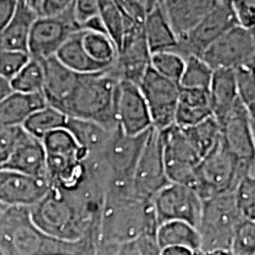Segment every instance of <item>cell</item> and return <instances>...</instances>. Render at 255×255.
<instances>
[{
  "instance_id": "6da1fadb",
  "label": "cell",
  "mask_w": 255,
  "mask_h": 255,
  "mask_svg": "<svg viewBox=\"0 0 255 255\" xmlns=\"http://www.w3.org/2000/svg\"><path fill=\"white\" fill-rule=\"evenodd\" d=\"M87 170V169H85ZM107 186L87 171L85 180L73 190L50 187L30 207L34 225L50 237L76 242L88 235L100 234V221Z\"/></svg>"
},
{
  "instance_id": "7a4b0ae2",
  "label": "cell",
  "mask_w": 255,
  "mask_h": 255,
  "mask_svg": "<svg viewBox=\"0 0 255 255\" xmlns=\"http://www.w3.org/2000/svg\"><path fill=\"white\" fill-rule=\"evenodd\" d=\"M157 229L152 201L132 191H105L100 221V244L116 246L136 242Z\"/></svg>"
},
{
  "instance_id": "3957f363",
  "label": "cell",
  "mask_w": 255,
  "mask_h": 255,
  "mask_svg": "<svg viewBox=\"0 0 255 255\" xmlns=\"http://www.w3.org/2000/svg\"><path fill=\"white\" fill-rule=\"evenodd\" d=\"M119 82L113 68L101 72L79 75L77 85L62 113L71 119L91 121L108 130L117 129Z\"/></svg>"
},
{
  "instance_id": "277c9868",
  "label": "cell",
  "mask_w": 255,
  "mask_h": 255,
  "mask_svg": "<svg viewBox=\"0 0 255 255\" xmlns=\"http://www.w3.org/2000/svg\"><path fill=\"white\" fill-rule=\"evenodd\" d=\"M0 229L14 255H75L81 241L50 237L34 225L27 207H8L0 218Z\"/></svg>"
},
{
  "instance_id": "5b68a950",
  "label": "cell",
  "mask_w": 255,
  "mask_h": 255,
  "mask_svg": "<svg viewBox=\"0 0 255 255\" xmlns=\"http://www.w3.org/2000/svg\"><path fill=\"white\" fill-rule=\"evenodd\" d=\"M254 161L237 158L219 139L197 165L193 189L202 201L220 194L232 193L242 177L254 174Z\"/></svg>"
},
{
  "instance_id": "8992f818",
  "label": "cell",
  "mask_w": 255,
  "mask_h": 255,
  "mask_svg": "<svg viewBox=\"0 0 255 255\" xmlns=\"http://www.w3.org/2000/svg\"><path fill=\"white\" fill-rule=\"evenodd\" d=\"M242 216L235 203L234 193H225L203 201L202 213L197 226L201 252L231 250L235 229Z\"/></svg>"
},
{
  "instance_id": "52a82bcc",
  "label": "cell",
  "mask_w": 255,
  "mask_h": 255,
  "mask_svg": "<svg viewBox=\"0 0 255 255\" xmlns=\"http://www.w3.org/2000/svg\"><path fill=\"white\" fill-rule=\"evenodd\" d=\"M127 136L117 128L102 151L108 170L107 191H132V176L148 136Z\"/></svg>"
},
{
  "instance_id": "ba28073f",
  "label": "cell",
  "mask_w": 255,
  "mask_h": 255,
  "mask_svg": "<svg viewBox=\"0 0 255 255\" xmlns=\"http://www.w3.org/2000/svg\"><path fill=\"white\" fill-rule=\"evenodd\" d=\"M213 71L237 70L242 66L255 65V31L254 28L232 27L201 55Z\"/></svg>"
},
{
  "instance_id": "9c48e42d",
  "label": "cell",
  "mask_w": 255,
  "mask_h": 255,
  "mask_svg": "<svg viewBox=\"0 0 255 255\" xmlns=\"http://www.w3.org/2000/svg\"><path fill=\"white\" fill-rule=\"evenodd\" d=\"M159 135L169 182L193 188L197 165L202 158L188 141L183 130L175 124L161 130Z\"/></svg>"
},
{
  "instance_id": "30bf717a",
  "label": "cell",
  "mask_w": 255,
  "mask_h": 255,
  "mask_svg": "<svg viewBox=\"0 0 255 255\" xmlns=\"http://www.w3.org/2000/svg\"><path fill=\"white\" fill-rule=\"evenodd\" d=\"M237 25L239 24L231 1H220L193 30L186 36L178 38L177 45L171 51L182 56L184 59L190 56L201 57L210 44Z\"/></svg>"
},
{
  "instance_id": "8fae6325",
  "label": "cell",
  "mask_w": 255,
  "mask_h": 255,
  "mask_svg": "<svg viewBox=\"0 0 255 255\" xmlns=\"http://www.w3.org/2000/svg\"><path fill=\"white\" fill-rule=\"evenodd\" d=\"M169 182L165 174L162 141L158 130L151 128L143 145L132 176V193L144 200L154 196Z\"/></svg>"
},
{
  "instance_id": "7c38bea8",
  "label": "cell",
  "mask_w": 255,
  "mask_h": 255,
  "mask_svg": "<svg viewBox=\"0 0 255 255\" xmlns=\"http://www.w3.org/2000/svg\"><path fill=\"white\" fill-rule=\"evenodd\" d=\"M203 201L193 188L178 183H168L152 199L157 226L170 221L186 222L197 228Z\"/></svg>"
},
{
  "instance_id": "4fadbf2b",
  "label": "cell",
  "mask_w": 255,
  "mask_h": 255,
  "mask_svg": "<svg viewBox=\"0 0 255 255\" xmlns=\"http://www.w3.org/2000/svg\"><path fill=\"white\" fill-rule=\"evenodd\" d=\"M79 30L81 26L73 15L72 7L58 17L38 15L31 28L28 56L39 62L55 57L59 47Z\"/></svg>"
},
{
  "instance_id": "5bb4252c",
  "label": "cell",
  "mask_w": 255,
  "mask_h": 255,
  "mask_svg": "<svg viewBox=\"0 0 255 255\" xmlns=\"http://www.w3.org/2000/svg\"><path fill=\"white\" fill-rule=\"evenodd\" d=\"M151 117L152 128L161 131L174 124L180 87L162 77L150 66L138 84Z\"/></svg>"
},
{
  "instance_id": "9a60e30c",
  "label": "cell",
  "mask_w": 255,
  "mask_h": 255,
  "mask_svg": "<svg viewBox=\"0 0 255 255\" xmlns=\"http://www.w3.org/2000/svg\"><path fill=\"white\" fill-rule=\"evenodd\" d=\"M255 117L244 107L240 101L235 103L231 113L220 123L222 144L226 149L241 159H255Z\"/></svg>"
},
{
  "instance_id": "2e32d148",
  "label": "cell",
  "mask_w": 255,
  "mask_h": 255,
  "mask_svg": "<svg viewBox=\"0 0 255 255\" xmlns=\"http://www.w3.org/2000/svg\"><path fill=\"white\" fill-rule=\"evenodd\" d=\"M116 119L117 128L127 136L142 135L152 128L148 105L135 83L119 82Z\"/></svg>"
},
{
  "instance_id": "e0dca14e",
  "label": "cell",
  "mask_w": 255,
  "mask_h": 255,
  "mask_svg": "<svg viewBox=\"0 0 255 255\" xmlns=\"http://www.w3.org/2000/svg\"><path fill=\"white\" fill-rule=\"evenodd\" d=\"M151 53L146 45L142 30L124 34L113 71L120 81L138 84L146 70L150 66Z\"/></svg>"
},
{
  "instance_id": "ac0fdd59",
  "label": "cell",
  "mask_w": 255,
  "mask_h": 255,
  "mask_svg": "<svg viewBox=\"0 0 255 255\" xmlns=\"http://www.w3.org/2000/svg\"><path fill=\"white\" fill-rule=\"evenodd\" d=\"M49 188L45 180L0 169V203L6 207L30 208L45 195Z\"/></svg>"
},
{
  "instance_id": "d6986e66",
  "label": "cell",
  "mask_w": 255,
  "mask_h": 255,
  "mask_svg": "<svg viewBox=\"0 0 255 255\" xmlns=\"http://www.w3.org/2000/svg\"><path fill=\"white\" fill-rule=\"evenodd\" d=\"M46 155V171L56 175L76 162L83 161L85 152L66 128H60L47 133L41 138Z\"/></svg>"
},
{
  "instance_id": "ffe728a7",
  "label": "cell",
  "mask_w": 255,
  "mask_h": 255,
  "mask_svg": "<svg viewBox=\"0 0 255 255\" xmlns=\"http://www.w3.org/2000/svg\"><path fill=\"white\" fill-rule=\"evenodd\" d=\"M44 70L43 94L47 105L62 111L77 85L79 75L64 66L56 57L41 62Z\"/></svg>"
},
{
  "instance_id": "44dd1931",
  "label": "cell",
  "mask_w": 255,
  "mask_h": 255,
  "mask_svg": "<svg viewBox=\"0 0 255 255\" xmlns=\"http://www.w3.org/2000/svg\"><path fill=\"white\" fill-rule=\"evenodd\" d=\"M159 4L163 9L169 25L175 36H186L218 4L216 0H162Z\"/></svg>"
},
{
  "instance_id": "7402d4cb",
  "label": "cell",
  "mask_w": 255,
  "mask_h": 255,
  "mask_svg": "<svg viewBox=\"0 0 255 255\" xmlns=\"http://www.w3.org/2000/svg\"><path fill=\"white\" fill-rule=\"evenodd\" d=\"M0 169L17 171L27 176L45 180L46 155L41 141L26 132L15 149Z\"/></svg>"
},
{
  "instance_id": "603a6c76",
  "label": "cell",
  "mask_w": 255,
  "mask_h": 255,
  "mask_svg": "<svg viewBox=\"0 0 255 255\" xmlns=\"http://www.w3.org/2000/svg\"><path fill=\"white\" fill-rule=\"evenodd\" d=\"M213 116L208 90L180 88L174 124L181 129L193 127Z\"/></svg>"
},
{
  "instance_id": "cb8c5ba5",
  "label": "cell",
  "mask_w": 255,
  "mask_h": 255,
  "mask_svg": "<svg viewBox=\"0 0 255 255\" xmlns=\"http://www.w3.org/2000/svg\"><path fill=\"white\" fill-rule=\"evenodd\" d=\"M208 94L213 117L221 123L239 101L234 70H215Z\"/></svg>"
},
{
  "instance_id": "d4e9b609",
  "label": "cell",
  "mask_w": 255,
  "mask_h": 255,
  "mask_svg": "<svg viewBox=\"0 0 255 255\" xmlns=\"http://www.w3.org/2000/svg\"><path fill=\"white\" fill-rule=\"evenodd\" d=\"M143 33L150 53L171 51L177 45V38L169 25L159 2L146 11Z\"/></svg>"
},
{
  "instance_id": "484cf974",
  "label": "cell",
  "mask_w": 255,
  "mask_h": 255,
  "mask_svg": "<svg viewBox=\"0 0 255 255\" xmlns=\"http://www.w3.org/2000/svg\"><path fill=\"white\" fill-rule=\"evenodd\" d=\"M45 105L43 94L11 92L0 101V127H21L32 113Z\"/></svg>"
},
{
  "instance_id": "4316f807",
  "label": "cell",
  "mask_w": 255,
  "mask_h": 255,
  "mask_svg": "<svg viewBox=\"0 0 255 255\" xmlns=\"http://www.w3.org/2000/svg\"><path fill=\"white\" fill-rule=\"evenodd\" d=\"M37 17V13L18 1L13 17L0 34V50L27 52L31 28Z\"/></svg>"
},
{
  "instance_id": "83f0119b",
  "label": "cell",
  "mask_w": 255,
  "mask_h": 255,
  "mask_svg": "<svg viewBox=\"0 0 255 255\" xmlns=\"http://www.w3.org/2000/svg\"><path fill=\"white\" fill-rule=\"evenodd\" d=\"M65 128L78 143V145L89 154H100L109 143L115 130H108L91 121L68 117Z\"/></svg>"
},
{
  "instance_id": "f1b7e54d",
  "label": "cell",
  "mask_w": 255,
  "mask_h": 255,
  "mask_svg": "<svg viewBox=\"0 0 255 255\" xmlns=\"http://www.w3.org/2000/svg\"><path fill=\"white\" fill-rule=\"evenodd\" d=\"M156 241L161 250L167 247H183L196 252L201 250V239L197 229L186 222L170 221L157 226Z\"/></svg>"
},
{
  "instance_id": "f546056e",
  "label": "cell",
  "mask_w": 255,
  "mask_h": 255,
  "mask_svg": "<svg viewBox=\"0 0 255 255\" xmlns=\"http://www.w3.org/2000/svg\"><path fill=\"white\" fill-rule=\"evenodd\" d=\"M81 31V30H79ZM79 31L75 32L71 37L69 38L59 50L57 51L56 58L63 64L64 66L71 70L76 73H81V75H88V73H96L108 70L101 64L96 63L92 60L85 50L83 49L81 34Z\"/></svg>"
},
{
  "instance_id": "4dcf8cb0",
  "label": "cell",
  "mask_w": 255,
  "mask_h": 255,
  "mask_svg": "<svg viewBox=\"0 0 255 255\" xmlns=\"http://www.w3.org/2000/svg\"><path fill=\"white\" fill-rule=\"evenodd\" d=\"M81 41L83 49L92 60L104 68H113L117 58V49L109 36L102 32L81 30Z\"/></svg>"
},
{
  "instance_id": "1f68e13d",
  "label": "cell",
  "mask_w": 255,
  "mask_h": 255,
  "mask_svg": "<svg viewBox=\"0 0 255 255\" xmlns=\"http://www.w3.org/2000/svg\"><path fill=\"white\" fill-rule=\"evenodd\" d=\"M68 117L56 108L45 105L32 113L21 127L28 135L40 139L47 133L60 128H65Z\"/></svg>"
},
{
  "instance_id": "d6a6232c",
  "label": "cell",
  "mask_w": 255,
  "mask_h": 255,
  "mask_svg": "<svg viewBox=\"0 0 255 255\" xmlns=\"http://www.w3.org/2000/svg\"><path fill=\"white\" fill-rule=\"evenodd\" d=\"M182 130L201 158L205 157L212 150L221 136V127L213 116Z\"/></svg>"
},
{
  "instance_id": "836d02e7",
  "label": "cell",
  "mask_w": 255,
  "mask_h": 255,
  "mask_svg": "<svg viewBox=\"0 0 255 255\" xmlns=\"http://www.w3.org/2000/svg\"><path fill=\"white\" fill-rule=\"evenodd\" d=\"M12 91L25 95L41 94L44 84L43 64L39 60L32 59L25 64L24 68L9 81Z\"/></svg>"
},
{
  "instance_id": "e575fe53",
  "label": "cell",
  "mask_w": 255,
  "mask_h": 255,
  "mask_svg": "<svg viewBox=\"0 0 255 255\" xmlns=\"http://www.w3.org/2000/svg\"><path fill=\"white\" fill-rule=\"evenodd\" d=\"M184 60L186 62H184L183 73L178 82V87L208 90L214 71L199 56L187 57Z\"/></svg>"
},
{
  "instance_id": "d590c367",
  "label": "cell",
  "mask_w": 255,
  "mask_h": 255,
  "mask_svg": "<svg viewBox=\"0 0 255 255\" xmlns=\"http://www.w3.org/2000/svg\"><path fill=\"white\" fill-rule=\"evenodd\" d=\"M184 58L174 51L151 53L150 68L162 77L178 84L184 69Z\"/></svg>"
},
{
  "instance_id": "8d00e7d4",
  "label": "cell",
  "mask_w": 255,
  "mask_h": 255,
  "mask_svg": "<svg viewBox=\"0 0 255 255\" xmlns=\"http://www.w3.org/2000/svg\"><path fill=\"white\" fill-rule=\"evenodd\" d=\"M98 15L103 23L107 34L113 40L117 52H119L124 36V21L114 0H100Z\"/></svg>"
},
{
  "instance_id": "74e56055",
  "label": "cell",
  "mask_w": 255,
  "mask_h": 255,
  "mask_svg": "<svg viewBox=\"0 0 255 255\" xmlns=\"http://www.w3.org/2000/svg\"><path fill=\"white\" fill-rule=\"evenodd\" d=\"M235 203L242 219L255 220V175L250 174L242 177V180L233 191Z\"/></svg>"
},
{
  "instance_id": "f35d334b",
  "label": "cell",
  "mask_w": 255,
  "mask_h": 255,
  "mask_svg": "<svg viewBox=\"0 0 255 255\" xmlns=\"http://www.w3.org/2000/svg\"><path fill=\"white\" fill-rule=\"evenodd\" d=\"M235 71L239 101L255 117V79L254 66H242Z\"/></svg>"
},
{
  "instance_id": "ab89813d",
  "label": "cell",
  "mask_w": 255,
  "mask_h": 255,
  "mask_svg": "<svg viewBox=\"0 0 255 255\" xmlns=\"http://www.w3.org/2000/svg\"><path fill=\"white\" fill-rule=\"evenodd\" d=\"M233 255H255V222L241 220L235 229L231 245Z\"/></svg>"
},
{
  "instance_id": "60d3db41",
  "label": "cell",
  "mask_w": 255,
  "mask_h": 255,
  "mask_svg": "<svg viewBox=\"0 0 255 255\" xmlns=\"http://www.w3.org/2000/svg\"><path fill=\"white\" fill-rule=\"evenodd\" d=\"M30 60L27 52L0 50V77L11 81Z\"/></svg>"
},
{
  "instance_id": "b9f144b4",
  "label": "cell",
  "mask_w": 255,
  "mask_h": 255,
  "mask_svg": "<svg viewBox=\"0 0 255 255\" xmlns=\"http://www.w3.org/2000/svg\"><path fill=\"white\" fill-rule=\"evenodd\" d=\"M25 133L23 127H0V165L7 161Z\"/></svg>"
},
{
  "instance_id": "7bdbcfd3",
  "label": "cell",
  "mask_w": 255,
  "mask_h": 255,
  "mask_svg": "<svg viewBox=\"0 0 255 255\" xmlns=\"http://www.w3.org/2000/svg\"><path fill=\"white\" fill-rule=\"evenodd\" d=\"M238 24L242 27L255 28V0H229Z\"/></svg>"
},
{
  "instance_id": "ee69618b",
  "label": "cell",
  "mask_w": 255,
  "mask_h": 255,
  "mask_svg": "<svg viewBox=\"0 0 255 255\" xmlns=\"http://www.w3.org/2000/svg\"><path fill=\"white\" fill-rule=\"evenodd\" d=\"M72 11L79 26H82L89 19L98 15L100 0H73Z\"/></svg>"
},
{
  "instance_id": "f6af8a7d",
  "label": "cell",
  "mask_w": 255,
  "mask_h": 255,
  "mask_svg": "<svg viewBox=\"0 0 255 255\" xmlns=\"http://www.w3.org/2000/svg\"><path fill=\"white\" fill-rule=\"evenodd\" d=\"M73 0H41L39 15L58 17L72 7Z\"/></svg>"
},
{
  "instance_id": "bcb514c9",
  "label": "cell",
  "mask_w": 255,
  "mask_h": 255,
  "mask_svg": "<svg viewBox=\"0 0 255 255\" xmlns=\"http://www.w3.org/2000/svg\"><path fill=\"white\" fill-rule=\"evenodd\" d=\"M141 255H161L162 250L159 248L154 234H145L136 241Z\"/></svg>"
},
{
  "instance_id": "7dc6e473",
  "label": "cell",
  "mask_w": 255,
  "mask_h": 255,
  "mask_svg": "<svg viewBox=\"0 0 255 255\" xmlns=\"http://www.w3.org/2000/svg\"><path fill=\"white\" fill-rule=\"evenodd\" d=\"M17 5L18 0H0V34L13 17Z\"/></svg>"
},
{
  "instance_id": "c3c4849f",
  "label": "cell",
  "mask_w": 255,
  "mask_h": 255,
  "mask_svg": "<svg viewBox=\"0 0 255 255\" xmlns=\"http://www.w3.org/2000/svg\"><path fill=\"white\" fill-rule=\"evenodd\" d=\"M114 255H141V253L137 248L136 242H130V244H124L117 247Z\"/></svg>"
},
{
  "instance_id": "681fc988",
  "label": "cell",
  "mask_w": 255,
  "mask_h": 255,
  "mask_svg": "<svg viewBox=\"0 0 255 255\" xmlns=\"http://www.w3.org/2000/svg\"><path fill=\"white\" fill-rule=\"evenodd\" d=\"M195 252L183 247H167L163 248L161 255H194Z\"/></svg>"
},
{
  "instance_id": "f907efd6",
  "label": "cell",
  "mask_w": 255,
  "mask_h": 255,
  "mask_svg": "<svg viewBox=\"0 0 255 255\" xmlns=\"http://www.w3.org/2000/svg\"><path fill=\"white\" fill-rule=\"evenodd\" d=\"M0 255H14L1 229H0Z\"/></svg>"
},
{
  "instance_id": "816d5d0a",
  "label": "cell",
  "mask_w": 255,
  "mask_h": 255,
  "mask_svg": "<svg viewBox=\"0 0 255 255\" xmlns=\"http://www.w3.org/2000/svg\"><path fill=\"white\" fill-rule=\"evenodd\" d=\"M11 92H13L11 88V83H9L7 79L0 77V101H2L5 97H7Z\"/></svg>"
},
{
  "instance_id": "f5cc1de1",
  "label": "cell",
  "mask_w": 255,
  "mask_h": 255,
  "mask_svg": "<svg viewBox=\"0 0 255 255\" xmlns=\"http://www.w3.org/2000/svg\"><path fill=\"white\" fill-rule=\"evenodd\" d=\"M20 1L21 4H24L25 6H27L28 8L32 9L34 13H37L39 15L40 12V5H41V0H18Z\"/></svg>"
},
{
  "instance_id": "db71d44e",
  "label": "cell",
  "mask_w": 255,
  "mask_h": 255,
  "mask_svg": "<svg viewBox=\"0 0 255 255\" xmlns=\"http://www.w3.org/2000/svg\"><path fill=\"white\" fill-rule=\"evenodd\" d=\"M116 246H108V245H98L96 255H114L116 252Z\"/></svg>"
},
{
  "instance_id": "11a10c76",
  "label": "cell",
  "mask_w": 255,
  "mask_h": 255,
  "mask_svg": "<svg viewBox=\"0 0 255 255\" xmlns=\"http://www.w3.org/2000/svg\"><path fill=\"white\" fill-rule=\"evenodd\" d=\"M202 255H233L229 250H214L209 252H202Z\"/></svg>"
},
{
  "instance_id": "9f6ffc18",
  "label": "cell",
  "mask_w": 255,
  "mask_h": 255,
  "mask_svg": "<svg viewBox=\"0 0 255 255\" xmlns=\"http://www.w3.org/2000/svg\"><path fill=\"white\" fill-rule=\"evenodd\" d=\"M7 208H8V207L4 206V205H2V203H0V218H1L2 214H4V213H5V210L7 209Z\"/></svg>"
},
{
  "instance_id": "6f0895ef",
  "label": "cell",
  "mask_w": 255,
  "mask_h": 255,
  "mask_svg": "<svg viewBox=\"0 0 255 255\" xmlns=\"http://www.w3.org/2000/svg\"><path fill=\"white\" fill-rule=\"evenodd\" d=\"M157 1H158V2H159V1H162V0H157Z\"/></svg>"
}]
</instances>
